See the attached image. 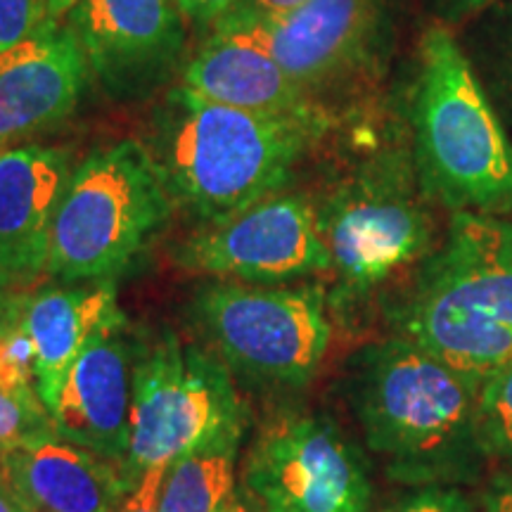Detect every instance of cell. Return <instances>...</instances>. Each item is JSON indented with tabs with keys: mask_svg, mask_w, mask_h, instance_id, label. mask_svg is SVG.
<instances>
[{
	"mask_svg": "<svg viewBox=\"0 0 512 512\" xmlns=\"http://www.w3.org/2000/svg\"><path fill=\"white\" fill-rule=\"evenodd\" d=\"M325 128V114L271 117L176 86L157 114L150 155L171 204L216 223L275 195Z\"/></svg>",
	"mask_w": 512,
	"mask_h": 512,
	"instance_id": "6da1fadb",
	"label": "cell"
},
{
	"mask_svg": "<svg viewBox=\"0 0 512 512\" xmlns=\"http://www.w3.org/2000/svg\"><path fill=\"white\" fill-rule=\"evenodd\" d=\"M356 411L389 477L451 486L484 460L479 384L406 337L370 347L356 377Z\"/></svg>",
	"mask_w": 512,
	"mask_h": 512,
	"instance_id": "7a4b0ae2",
	"label": "cell"
},
{
	"mask_svg": "<svg viewBox=\"0 0 512 512\" xmlns=\"http://www.w3.org/2000/svg\"><path fill=\"white\" fill-rule=\"evenodd\" d=\"M411 117L413 164L427 200L456 214L512 209V145L444 24L422 34Z\"/></svg>",
	"mask_w": 512,
	"mask_h": 512,
	"instance_id": "3957f363",
	"label": "cell"
},
{
	"mask_svg": "<svg viewBox=\"0 0 512 512\" xmlns=\"http://www.w3.org/2000/svg\"><path fill=\"white\" fill-rule=\"evenodd\" d=\"M399 337L479 387L512 361V223L456 214L399 313Z\"/></svg>",
	"mask_w": 512,
	"mask_h": 512,
	"instance_id": "277c9868",
	"label": "cell"
},
{
	"mask_svg": "<svg viewBox=\"0 0 512 512\" xmlns=\"http://www.w3.org/2000/svg\"><path fill=\"white\" fill-rule=\"evenodd\" d=\"M155 159L136 140L100 147L74 166L50 230L48 278L102 283L124 273L169 219Z\"/></svg>",
	"mask_w": 512,
	"mask_h": 512,
	"instance_id": "5b68a950",
	"label": "cell"
},
{
	"mask_svg": "<svg viewBox=\"0 0 512 512\" xmlns=\"http://www.w3.org/2000/svg\"><path fill=\"white\" fill-rule=\"evenodd\" d=\"M247 408L226 363L211 349L185 344L174 332L138 349L133 366L131 444L126 477L221 439H242Z\"/></svg>",
	"mask_w": 512,
	"mask_h": 512,
	"instance_id": "8992f818",
	"label": "cell"
},
{
	"mask_svg": "<svg viewBox=\"0 0 512 512\" xmlns=\"http://www.w3.org/2000/svg\"><path fill=\"white\" fill-rule=\"evenodd\" d=\"M192 320L228 370L261 387H302L330 347L320 287H256L216 280L192 299Z\"/></svg>",
	"mask_w": 512,
	"mask_h": 512,
	"instance_id": "52a82bcc",
	"label": "cell"
},
{
	"mask_svg": "<svg viewBox=\"0 0 512 512\" xmlns=\"http://www.w3.org/2000/svg\"><path fill=\"white\" fill-rule=\"evenodd\" d=\"M413 159L384 155L363 164L318 204L316 221L332 271L349 292H368L430 249Z\"/></svg>",
	"mask_w": 512,
	"mask_h": 512,
	"instance_id": "ba28073f",
	"label": "cell"
},
{
	"mask_svg": "<svg viewBox=\"0 0 512 512\" xmlns=\"http://www.w3.org/2000/svg\"><path fill=\"white\" fill-rule=\"evenodd\" d=\"M245 484L266 508L368 512L363 460L323 415L283 411L261 425L245 463Z\"/></svg>",
	"mask_w": 512,
	"mask_h": 512,
	"instance_id": "9c48e42d",
	"label": "cell"
},
{
	"mask_svg": "<svg viewBox=\"0 0 512 512\" xmlns=\"http://www.w3.org/2000/svg\"><path fill=\"white\" fill-rule=\"evenodd\" d=\"M178 268L245 283H280L332 271L316 209L302 195H275L216 223H202L174 254Z\"/></svg>",
	"mask_w": 512,
	"mask_h": 512,
	"instance_id": "30bf717a",
	"label": "cell"
},
{
	"mask_svg": "<svg viewBox=\"0 0 512 512\" xmlns=\"http://www.w3.org/2000/svg\"><path fill=\"white\" fill-rule=\"evenodd\" d=\"M64 27L112 98H143L183 69L185 29L176 0H76Z\"/></svg>",
	"mask_w": 512,
	"mask_h": 512,
	"instance_id": "8fae6325",
	"label": "cell"
},
{
	"mask_svg": "<svg viewBox=\"0 0 512 512\" xmlns=\"http://www.w3.org/2000/svg\"><path fill=\"white\" fill-rule=\"evenodd\" d=\"M382 17V0H306L283 17L261 19L238 8L221 22L254 38L313 95L370 60Z\"/></svg>",
	"mask_w": 512,
	"mask_h": 512,
	"instance_id": "7c38bea8",
	"label": "cell"
},
{
	"mask_svg": "<svg viewBox=\"0 0 512 512\" xmlns=\"http://www.w3.org/2000/svg\"><path fill=\"white\" fill-rule=\"evenodd\" d=\"M72 152L48 145L0 150V287L27 290L48 271L50 230L72 178Z\"/></svg>",
	"mask_w": 512,
	"mask_h": 512,
	"instance_id": "4fadbf2b",
	"label": "cell"
},
{
	"mask_svg": "<svg viewBox=\"0 0 512 512\" xmlns=\"http://www.w3.org/2000/svg\"><path fill=\"white\" fill-rule=\"evenodd\" d=\"M126 323L100 332L67 377L53 415L55 434L124 465L131 444L136 344Z\"/></svg>",
	"mask_w": 512,
	"mask_h": 512,
	"instance_id": "5bb4252c",
	"label": "cell"
},
{
	"mask_svg": "<svg viewBox=\"0 0 512 512\" xmlns=\"http://www.w3.org/2000/svg\"><path fill=\"white\" fill-rule=\"evenodd\" d=\"M88 76L86 53L62 24L0 55V150L67 119Z\"/></svg>",
	"mask_w": 512,
	"mask_h": 512,
	"instance_id": "9a60e30c",
	"label": "cell"
},
{
	"mask_svg": "<svg viewBox=\"0 0 512 512\" xmlns=\"http://www.w3.org/2000/svg\"><path fill=\"white\" fill-rule=\"evenodd\" d=\"M0 472L31 512H114L136 489L117 460L60 437L3 451Z\"/></svg>",
	"mask_w": 512,
	"mask_h": 512,
	"instance_id": "2e32d148",
	"label": "cell"
},
{
	"mask_svg": "<svg viewBox=\"0 0 512 512\" xmlns=\"http://www.w3.org/2000/svg\"><path fill=\"white\" fill-rule=\"evenodd\" d=\"M181 72L183 88L219 105L271 117H323L313 95L294 83L254 38L223 22Z\"/></svg>",
	"mask_w": 512,
	"mask_h": 512,
	"instance_id": "e0dca14e",
	"label": "cell"
},
{
	"mask_svg": "<svg viewBox=\"0 0 512 512\" xmlns=\"http://www.w3.org/2000/svg\"><path fill=\"white\" fill-rule=\"evenodd\" d=\"M36 358L38 396L53 411L67 377L100 332L126 323L112 280L74 287H46L24 294L19 306Z\"/></svg>",
	"mask_w": 512,
	"mask_h": 512,
	"instance_id": "ac0fdd59",
	"label": "cell"
},
{
	"mask_svg": "<svg viewBox=\"0 0 512 512\" xmlns=\"http://www.w3.org/2000/svg\"><path fill=\"white\" fill-rule=\"evenodd\" d=\"M242 439H221L171 460L159 489V512H226L233 505Z\"/></svg>",
	"mask_w": 512,
	"mask_h": 512,
	"instance_id": "d6986e66",
	"label": "cell"
},
{
	"mask_svg": "<svg viewBox=\"0 0 512 512\" xmlns=\"http://www.w3.org/2000/svg\"><path fill=\"white\" fill-rule=\"evenodd\" d=\"M460 46L512 145V0L467 19Z\"/></svg>",
	"mask_w": 512,
	"mask_h": 512,
	"instance_id": "ffe728a7",
	"label": "cell"
},
{
	"mask_svg": "<svg viewBox=\"0 0 512 512\" xmlns=\"http://www.w3.org/2000/svg\"><path fill=\"white\" fill-rule=\"evenodd\" d=\"M477 430L484 458L512 467V361L479 387Z\"/></svg>",
	"mask_w": 512,
	"mask_h": 512,
	"instance_id": "44dd1931",
	"label": "cell"
},
{
	"mask_svg": "<svg viewBox=\"0 0 512 512\" xmlns=\"http://www.w3.org/2000/svg\"><path fill=\"white\" fill-rule=\"evenodd\" d=\"M22 297L24 294H19L15 311L0 323V389L22 399H41L36 384L34 344L19 316Z\"/></svg>",
	"mask_w": 512,
	"mask_h": 512,
	"instance_id": "7402d4cb",
	"label": "cell"
},
{
	"mask_svg": "<svg viewBox=\"0 0 512 512\" xmlns=\"http://www.w3.org/2000/svg\"><path fill=\"white\" fill-rule=\"evenodd\" d=\"M57 437L53 415L41 399H22L0 389V453Z\"/></svg>",
	"mask_w": 512,
	"mask_h": 512,
	"instance_id": "603a6c76",
	"label": "cell"
},
{
	"mask_svg": "<svg viewBox=\"0 0 512 512\" xmlns=\"http://www.w3.org/2000/svg\"><path fill=\"white\" fill-rule=\"evenodd\" d=\"M46 0H0V55L53 29Z\"/></svg>",
	"mask_w": 512,
	"mask_h": 512,
	"instance_id": "cb8c5ba5",
	"label": "cell"
},
{
	"mask_svg": "<svg viewBox=\"0 0 512 512\" xmlns=\"http://www.w3.org/2000/svg\"><path fill=\"white\" fill-rule=\"evenodd\" d=\"M387 512H475L470 501L453 486H422Z\"/></svg>",
	"mask_w": 512,
	"mask_h": 512,
	"instance_id": "d4e9b609",
	"label": "cell"
},
{
	"mask_svg": "<svg viewBox=\"0 0 512 512\" xmlns=\"http://www.w3.org/2000/svg\"><path fill=\"white\" fill-rule=\"evenodd\" d=\"M164 470L166 465H155L145 470L136 489L124 498V503L114 512H159V489H162Z\"/></svg>",
	"mask_w": 512,
	"mask_h": 512,
	"instance_id": "484cf974",
	"label": "cell"
},
{
	"mask_svg": "<svg viewBox=\"0 0 512 512\" xmlns=\"http://www.w3.org/2000/svg\"><path fill=\"white\" fill-rule=\"evenodd\" d=\"M242 3H245V0H176L183 17L190 19V22L200 29H214L223 17H228L230 12L238 10Z\"/></svg>",
	"mask_w": 512,
	"mask_h": 512,
	"instance_id": "4316f807",
	"label": "cell"
},
{
	"mask_svg": "<svg viewBox=\"0 0 512 512\" xmlns=\"http://www.w3.org/2000/svg\"><path fill=\"white\" fill-rule=\"evenodd\" d=\"M498 3V0H434V8H437L439 17L444 22H467L479 12L489 8V5Z\"/></svg>",
	"mask_w": 512,
	"mask_h": 512,
	"instance_id": "83f0119b",
	"label": "cell"
},
{
	"mask_svg": "<svg viewBox=\"0 0 512 512\" xmlns=\"http://www.w3.org/2000/svg\"><path fill=\"white\" fill-rule=\"evenodd\" d=\"M479 512H512V467L486 489Z\"/></svg>",
	"mask_w": 512,
	"mask_h": 512,
	"instance_id": "f1b7e54d",
	"label": "cell"
},
{
	"mask_svg": "<svg viewBox=\"0 0 512 512\" xmlns=\"http://www.w3.org/2000/svg\"><path fill=\"white\" fill-rule=\"evenodd\" d=\"M302 3H306V0H245L240 8H245L261 19H273L287 15V12L299 8Z\"/></svg>",
	"mask_w": 512,
	"mask_h": 512,
	"instance_id": "f546056e",
	"label": "cell"
},
{
	"mask_svg": "<svg viewBox=\"0 0 512 512\" xmlns=\"http://www.w3.org/2000/svg\"><path fill=\"white\" fill-rule=\"evenodd\" d=\"M0 512H31L29 505L12 489L3 472H0Z\"/></svg>",
	"mask_w": 512,
	"mask_h": 512,
	"instance_id": "4dcf8cb0",
	"label": "cell"
},
{
	"mask_svg": "<svg viewBox=\"0 0 512 512\" xmlns=\"http://www.w3.org/2000/svg\"><path fill=\"white\" fill-rule=\"evenodd\" d=\"M46 3H48L50 19H53V22H60L62 17L69 15V10L74 8L76 0H46Z\"/></svg>",
	"mask_w": 512,
	"mask_h": 512,
	"instance_id": "1f68e13d",
	"label": "cell"
},
{
	"mask_svg": "<svg viewBox=\"0 0 512 512\" xmlns=\"http://www.w3.org/2000/svg\"><path fill=\"white\" fill-rule=\"evenodd\" d=\"M17 299H19V294H12V292L3 290V287H0V323H3V320L8 318L12 311H15Z\"/></svg>",
	"mask_w": 512,
	"mask_h": 512,
	"instance_id": "d6a6232c",
	"label": "cell"
},
{
	"mask_svg": "<svg viewBox=\"0 0 512 512\" xmlns=\"http://www.w3.org/2000/svg\"><path fill=\"white\" fill-rule=\"evenodd\" d=\"M226 512H247V510H245V508H242V505H240V503H233V505H230V508H228Z\"/></svg>",
	"mask_w": 512,
	"mask_h": 512,
	"instance_id": "836d02e7",
	"label": "cell"
},
{
	"mask_svg": "<svg viewBox=\"0 0 512 512\" xmlns=\"http://www.w3.org/2000/svg\"><path fill=\"white\" fill-rule=\"evenodd\" d=\"M266 512H287V510H280V508H266Z\"/></svg>",
	"mask_w": 512,
	"mask_h": 512,
	"instance_id": "e575fe53",
	"label": "cell"
}]
</instances>
